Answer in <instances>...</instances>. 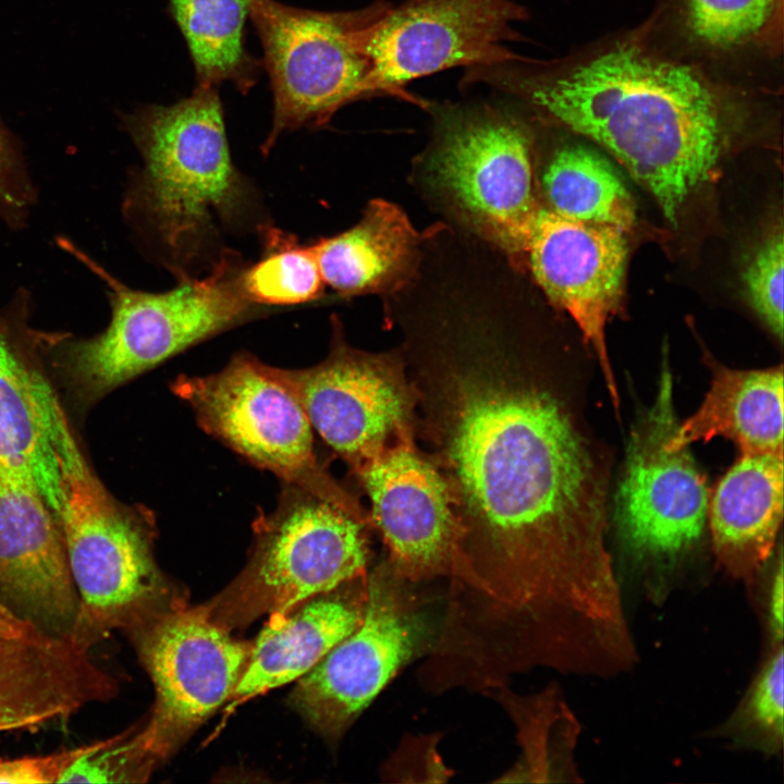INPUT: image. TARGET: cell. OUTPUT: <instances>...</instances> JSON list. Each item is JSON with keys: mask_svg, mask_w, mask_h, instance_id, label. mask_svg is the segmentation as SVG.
<instances>
[{"mask_svg": "<svg viewBox=\"0 0 784 784\" xmlns=\"http://www.w3.org/2000/svg\"><path fill=\"white\" fill-rule=\"evenodd\" d=\"M534 289L499 257L462 256L383 310L417 391L416 434L463 529L460 603L519 636L590 620L621 588L605 475L536 347Z\"/></svg>", "mask_w": 784, "mask_h": 784, "instance_id": "6da1fadb", "label": "cell"}, {"mask_svg": "<svg viewBox=\"0 0 784 784\" xmlns=\"http://www.w3.org/2000/svg\"><path fill=\"white\" fill-rule=\"evenodd\" d=\"M482 77L608 149L676 225L722 151L714 97L688 66L622 46L550 78L488 68Z\"/></svg>", "mask_w": 784, "mask_h": 784, "instance_id": "7a4b0ae2", "label": "cell"}, {"mask_svg": "<svg viewBox=\"0 0 784 784\" xmlns=\"http://www.w3.org/2000/svg\"><path fill=\"white\" fill-rule=\"evenodd\" d=\"M122 121L142 158L123 213L176 278L192 274L220 230L243 223L255 204L231 158L218 88L197 86L176 103L144 106Z\"/></svg>", "mask_w": 784, "mask_h": 784, "instance_id": "3957f363", "label": "cell"}, {"mask_svg": "<svg viewBox=\"0 0 784 784\" xmlns=\"http://www.w3.org/2000/svg\"><path fill=\"white\" fill-rule=\"evenodd\" d=\"M68 249L106 283L111 307L102 332L64 341L59 351L62 372L85 404L260 313L243 291L247 265L234 250H222L206 277L184 274L174 287L152 293L127 286L70 244Z\"/></svg>", "mask_w": 784, "mask_h": 784, "instance_id": "277c9868", "label": "cell"}, {"mask_svg": "<svg viewBox=\"0 0 784 784\" xmlns=\"http://www.w3.org/2000/svg\"><path fill=\"white\" fill-rule=\"evenodd\" d=\"M52 443L61 470L60 523L78 609L71 640L91 651L114 629L126 632L162 610L166 583L152 554L155 522L118 502L86 463L69 425Z\"/></svg>", "mask_w": 784, "mask_h": 784, "instance_id": "5b68a950", "label": "cell"}, {"mask_svg": "<svg viewBox=\"0 0 784 784\" xmlns=\"http://www.w3.org/2000/svg\"><path fill=\"white\" fill-rule=\"evenodd\" d=\"M253 527L246 566L205 605L228 630L367 575L369 525L302 488L283 483L274 510Z\"/></svg>", "mask_w": 784, "mask_h": 784, "instance_id": "8992f818", "label": "cell"}, {"mask_svg": "<svg viewBox=\"0 0 784 784\" xmlns=\"http://www.w3.org/2000/svg\"><path fill=\"white\" fill-rule=\"evenodd\" d=\"M172 391L189 405L208 434L283 483L302 488L371 526L357 499L317 458L309 418L273 366L242 352L216 373L180 376Z\"/></svg>", "mask_w": 784, "mask_h": 784, "instance_id": "52a82bcc", "label": "cell"}, {"mask_svg": "<svg viewBox=\"0 0 784 784\" xmlns=\"http://www.w3.org/2000/svg\"><path fill=\"white\" fill-rule=\"evenodd\" d=\"M389 9L380 1L350 12H319L250 0L273 91L265 156L284 132L323 126L341 107L367 97V38Z\"/></svg>", "mask_w": 784, "mask_h": 784, "instance_id": "ba28073f", "label": "cell"}, {"mask_svg": "<svg viewBox=\"0 0 784 784\" xmlns=\"http://www.w3.org/2000/svg\"><path fill=\"white\" fill-rule=\"evenodd\" d=\"M412 584L387 561L367 575L360 624L298 678L292 705L322 735L339 738L437 633Z\"/></svg>", "mask_w": 784, "mask_h": 784, "instance_id": "9c48e42d", "label": "cell"}, {"mask_svg": "<svg viewBox=\"0 0 784 784\" xmlns=\"http://www.w3.org/2000/svg\"><path fill=\"white\" fill-rule=\"evenodd\" d=\"M329 354L303 369L274 367L301 401L313 429L355 468L399 439L416 436L417 391L400 347L352 346L333 316Z\"/></svg>", "mask_w": 784, "mask_h": 784, "instance_id": "30bf717a", "label": "cell"}, {"mask_svg": "<svg viewBox=\"0 0 784 784\" xmlns=\"http://www.w3.org/2000/svg\"><path fill=\"white\" fill-rule=\"evenodd\" d=\"M127 633L156 689L152 714L135 733L155 762L231 698L252 645L231 637L205 605L160 610Z\"/></svg>", "mask_w": 784, "mask_h": 784, "instance_id": "8fae6325", "label": "cell"}, {"mask_svg": "<svg viewBox=\"0 0 784 784\" xmlns=\"http://www.w3.org/2000/svg\"><path fill=\"white\" fill-rule=\"evenodd\" d=\"M667 355L652 406L634 427L616 494L617 531L640 558H673L695 543L707 520L709 491L688 446L674 448L678 420Z\"/></svg>", "mask_w": 784, "mask_h": 784, "instance_id": "7c38bea8", "label": "cell"}, {"mask_svg": "<svg viewBox=\"0 0 784 784\" xmlns=\"http://www.w3.org/2000/svg\"><path fill=\"white\" fill-rule=\"evenodd\" d=\"M524 10L511 0H407L372 25L367 38L370 74L367 97L399 96L411 81L457 65L514 62L503 44L514 40L513 23Z\"/></svg>", "mask_w": 784, "mask_h": 784, "instance_id": "4fadbf2b", "label": "cell"}, {"mask_svg": "<svg viewBox=\"0 0 784 784\" xmlns=\"http://www.w3.org/2000/svg\"><path fill=\"white\" fill-rule=\"evenodd\" d=\"M352 470L370 499V524L382 536L394 573L412 584L448 577L450 589L464 585L463 529L444 478L415 436Z\"/></svg>", "mask_w": 784, "mask_h": 784, "instance_id": "5bb4252c", "label": "cell"}, {"mask_svg": "<svg viewBox=\"0 0 784 784\" xmlns=\"http://www.w3.org/2000/svg\"><path fill=\"white\" fill-rule=\"evenodd\" d=\"M0 602L70 638L78 609L60 523L34 480L0 462Z\"/></svg>", "mask_w": 784, "mask_h": 784, "instance_id": "9a60e30c", "label": "cell"}, {"mask_svg": "<svg viewBox=\"0 0 784 784\" xmlns=\"http://www.w3.org/2000/svg\"><path fill=\"white\" fill-rule=\"evenodd\" d=\"M627 255L626 232L553 211L524 269V275L574 320L592 347L615 407L620 401L605 328L623 295Z\"/></svg>", "mask_w": 784, "mask_h": 784, "instance_id": "2e32d148", "label": "cell"}, {"mask_svg": "<svg viewBox=\"0 0 784 784\" xmlns=\"http://www.w3.org/2000/svg\"><path fill=\"white\" fill-rule=\"evenodd\" d=\"M368 575V574H367ZM367 575L272 614L252 644L233 701L298 679L362 622Z\"/></svg>", "mask_w": 784, "mask_h": 784, "instance_id": "e0dca14e", "label": "cell"}, {"mask_svg": "<svg viewBox=\"0 0 784 784\" xmlns=\"http://www.w3.org/2000/svg\"><path fill=\"white\" fill-rule=\"evenodd\" d=\"M310 245L326 286L339 296L383 297L403 289L416 274L421 232L399 205L373 198L353 226Z\"/></svg>", "mask_w": 784, "mask_h": 784, "instance_id": "ac0fdd59", "label": "cell"}, {"mask_svg": "<svg viewBox=\"0 0 784 784\" xmlns=\"http://www.w3.org/2000/svg\"><path fill=\"white\" fill-rule=\"evenodd\" d=\"M707 518L718 562L752 579L770 558L783 518V456L740 454L715 486Z\"/></svg>", "mask_w": 784, "mask_h": 784, "instance_id": "d6986e66", "label": "cell"}, {"mask_svg": "<svg viewBox=\"0 0 784 784\" xmlns=\"http://www.w3.org/2000/svg\"><path fill=\"white\" fill-rule=\"evenodd\" d=\"M28 305L26 294L17 295L0 311V462L28 475L57 516L61 470L44 421L38 371L20 341Z\"/></svg>", "mask_w": 784, "mask_h": 784, "instance_id": "ffe728a7", "label": "cell"}, {"mask_svg": "<svg viewBox=\"0 0 784 784\" xmlns=\"http://www.w3.org/2000/svg\"><path fill=\"white\" fill-rule=\"evenodd\" d=\"M710 388L699 408L679 422L671 443L689 446L721 436L740 454L783 456V367L739 370L711 360Z\"/></svg>", "mask_w": 784, "mask_h": 784, "instance_id": "44dd1931", "label": "cell"}, {"mask_svg": "<svg viewBox=\"0 0 784 784\" xmlns=\"http://www.w3.org/2000/svg\"><path fill=\"white\" fill-rule=\"evenodd\" d=\"M538 167L541 193L558 213L628 232L636 221L632 195L608 160L580 145L551 152Z\"/></svg>", "mask_w": 784, "mask_h": 784, "instance_id": "7402d4cb", "label": "cell"}, {"mask_svg": "<svg viewBox=\"0 0 784 784\" xmlns=\"http://www.w3.org/2000/svg\"><path fill=\"white\" fill-rule=\"evenodd\" d=\"M250 0H170V11L188 46L197 86L232 82L242 93L253 87L257 65L245 50Z\"/></svg>", "mask_w": 784, "mask_h": 784, "instance_id": "603a6c76", "label": "cell"}, {"mask_svg": "<svg viewBox=\"0 0 784 784\" xmlns=\"http://www.w3.org/2000/svg\"><path fill=\"white\" fill-rule=\"evenodd\" d=\"M262 255L242 273V287L255 305L286 306L323 296L322 280L311 245H302L293 234L262 225Z\"/></svg>", "mask_w": 784, "mask_h": 784, "instance_id": "cb8c5ba5", "label": "cell"}, {"mask_svg": "<svg viewBox=\"0 0 784 784\" xmlns=\"http://www.w3.org/2000/svg\"><path fill=\"white\" fill-rule=\"evenodd\" d=\"M737 731L759 748L772 754L784 738V650L774 651L754 682L734 718Z\"/></svg>", "mask_w": 784, "mask_h": 784, "instance_id": "d4e9b609", "label": "cell"}, {"mask_svg": "<svg viewBox=\"0 0 784 784\" xmlns=\"http://www.w3.org/2000/svg\"><path fill=\"white\" fill-rule=\"evenodd\" d=\"M780 0H688V25L702 42L727 48L757 34Z\"/></svg>", "mask_w": 784, "mask_h": 784, "instance_id": "484cf974", "label": "cell"}, {"mask_svg": "<svg viewBox=\"0 0 784 784\" xmlns=\"http://www.w3.org/2000/svg\"><path fill=\"white\" fill-rule=\"evenodd\" d=\"M783 231L779 228L759 244L744 271L751 307L779 340L783 339Z\"/></svg>", "mask_w": 784, "mask_h": 784, "instance_id": "4316f807", "label": "cell"}, {"mask_svg": "<svg viewBox=\"0 0 784 784\" xmlns=\"http://www.w3.org/2000/svg\"><path fill=\"white\" fill-rule=\"evenodd\" d=\"M154 761L130 732L102 739L101 745L73 763L59 783L137 782Z\"/></svg>", "mask_w": 784, "mask_h": 784, "instance_id": "83f0119b", "label": "cell"}, {"mask_svg": "<svg viewBox=\"0 0 784 784\" xmlns=\"http://www.w3.org/2000/svg\"><path fill=\"white\" fill-rule=\"evenodd\" d=\"M35 203V189L17 138L0 119V219L20 226Z\"/></svg>", "mask_w": 784, "mask_h": 784, "instance_id": "f1b7e54d", "label": "cell"}, {"mask_svg": "<svg viewBox=\"0 0 784 784\" xmlns=\"http://www.w3.org/2000/svg\"><path fill=\"white\" fill-rule=\"evenodd\" d=\"M101 743L102 740H97L76 748L63 749L44 756L0 759V783H59L63 773L73 763L97 749Z\"/></svg>", "mask_w": 784, "mask_h": 784, "instance_id": "f546056e", "label": "cell"}, {"mask_svg": "<svg viewBox=\"0 0 784 784\" xmlns=\"http://www.w3.org/2000/svg\"><path fill=\"white\" fill-rule=\"evenodd\" d=\"M436 744L434 736L411 738L402 744L392 757L411 762H388L384 774L391 776V780L396 777L403 782H408L412 776L417 775V781L422 776V782H443L449 775L437 754Z\"/></svg>", "mask_w": 784, "mask_h": 784, "instance_id": "4dcf8cb0", "label": "cell"}, {"mask_svg": "<svg viewBox=\"0 0 784 784\" xmlns=\"http://www.w3.org/2000/svg\"><path fill=\"white\" fill-rule=\"evenodd\" d=\"M783 559L782 550L779 553V562L771 578L768 595V626L773 646L783 645Z\"/></svg>", "mask_w": 784, "mask_h": 784, "instance_id": "1f68e13d", "label": "cell"}, {"mask_svg": "<svg viewBox=\"0 0 784 784\" xmlns=\"http://www.w3.org/2000/svg\"><path fill=\"white\" fill-rule=\"evenodd\" d=\"M637 661H638V660H637ZM636 663H637V662H636ZM636 663H635V664H636ZM633 667H634V666H633ZM629 670H630V669H629ZM629 670H627V671H629ZM627 671H625V672H627ZM625 672H623V673H625ZM620 674H622V673H620ZM620 674H617V675H620ZM615 676H616V675H615ZM612 677H613V676H612Z\"/></svg>", "mask_w": 784, "mask_h": 784, "instance_id": "d6a6232c", "label": "cell"}]
</instances>
